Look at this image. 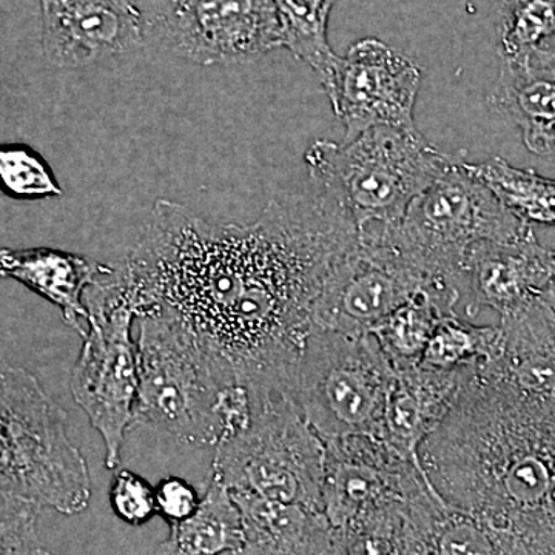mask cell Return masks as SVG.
<instances>
[{
  "label": "cell",
  "mask_w": 555,
  "mask_h": 555,
  "mask_svg": "<svg viewBox=\"0 0 555 555\" xmlns=\"http://www.w3.org/2000/svg\"><path fill=\"white\" fill-rule=\"evenodd\" d=\"M357 241L352 219L320 190L269 201L250 224L159 199L119 272L137 318H171L251 392L291 397L317 299Z\"/></svg>",
  "instance_id": "obj_1"
},
{
  "label": "cell",
  "mask_w": 555,
  "mask_h": 555,
  "mask_svg": "<svg viewBox=\"0 0 555 555\" xmlns=\"http://www.w3.org/2000/svg\"><path fill=\"white\" fill-rule=\"evenodd\" d=\"M488 102L520 127L532 153L555 155V75L502 65Z\"/></svg>",
  "instance_id": "obj_20"
},
{
  "label": "cell",
  "mask_w": 555,
  "mask_h": 555,
  "mask_svg": "<svg viewBox=\"0 0 555 555\" xmlns=\"http://www.w3.org/2000/svg\"><path fill=\"white\" fill-rule=\"evenodd\" d=\"M0 555H53L40 543L36 507L11 505L0 520Z\"/></svg>",
  "instance_id": "obj_30"
},
{
  "label": "cell",
  "mask_w": 555,
  "mask_h": 555,
  "mask_svg": "<svg viewBox=\"0 0 555 555\" xmlns=\"http://www.w3.org/2000/svg\"><path fill=\"white\" fill-rule=\"evenodd\" d=\"M499 346V326H476L451 313L438 323L418 364L437 371L480 369L494 360Z\"/></svg>",
  "instance_id": "obj_26"
},
{
  "label": "cell",
  "mask_w": 555,
  "mask_h": 555,
  "mask_svg": "<svg viewBox=\"0 0 555 555\" xmlns=\"http://www.w3.org/2000/svg\"><path fill=\"white\" fill-rule=\"evenodd\" d=\"M137 320L134 426L163 430L189 447L217 449L247 425L250 390L224 360L169 317Z\"/></svg>",
  "instance_id": "obj_3"
},
{
  "label": "cell",
  "mask_w": 555,
  "mask_h": 555,
  "mask_svg": "<svg viewBox=\"0 0 555 555\" xmlns=\"http://www.w3.org/2000/svg\"><path fill=\"white\" fill-rule=\"evenodd\" d=\"M47 60L60 68L89 67L139 49L144 21L134 0H40Z\"/></svg>",
  "instance_id": "obj_14"
},
{
  "label": "cell",
  "mask_w": 555,
  "mask_h": 555,
  "mask_svg": "<svg viewBox=\"0 0 555 555\" xmlns=\"http://www.w3.org/2000/svg\"><path fill=\"white\" fill-rule=\"evenodd\" d=\"M393 371L372 335L312 328L299 357L291 397L326 441L379 438Z\"/></svg>",
  "instance_id": "obj_8"
},
{
  "label": "cell",
  "mask_w": 555,
  "mask_h": 555,
  "mask_svg": "<svg viewBox=\"0 0 555 555\" xmlns=\"http://www.w3.org/2000/svg\"><path fill=\"white\" fill-rule=\"evenodd\" d=\"M115 268L50 247L0 248V278L24 284L62 312L65 324L86 334L87 291Z\"/></svg>",
  "instance_id": "obj_18"
},
{
  "label": "cell",
  "mask_w": 555,
  "mask_h": 555,
  "mask_svg": "<svg viewBox=\"0 0 555 555\" xmlns=\"http://www.w3.org/2000/svg\"><path fill=\"white\" fill-rule=\"evenodd\" d=\"M460 298L462 288L452 284L423 288L372 328V337L393 371L420 363L438 323L455 313Z\"/></svg>",
  "instance_id": "obj_21"
},
{
  "label": "cell",
  "mask_w": 555,
  "mask_h": 555,
  "mask_svg": "<svg viewBox=\"0 0 555 555\" xmlns=\"http://www.w3.org/2000/svg\"><path fill=\"white\" fill-rule=\"evenodd\" d=\"M156 511L170 526L188 520L199 507L195 486L179 477H166L155 486Z\"/></svg>",
  "instance_id": "obj_31"
},
{
  "label": "cell",
  "mask_w": 555,
  "mask_h": 555,
  "mask_svg": "<svg viewBox=\"0 0 555 555\" xmlns=\"http://www.w3.org/2000/svg\"><path fill=\"white\" fill-rule=\"evenodd\" d=\"M420 463L448 505L525 555H555V398L476 375Z\"/></svg>",
  "instance_id": "obj_2"
},
{
  "label": "cell",
  "mask_w": 555,
  "mask_h": 555,
  "mask_svg": "<svg viewBox=\"0 0 555 555\" xmlns=\"http://www.w3.org/2000/svg\"><path fill=\"white\" fill-rule=\"evenodd\" d=\"M462 278L470 297L467 315L483 308L513 315L554 283L555 248L543 247L534 232L518 240L480 241L467 250Z\"/></svg>",
  "instance_id": "obj_15"
},
{
  "label": "cell",
  "mask_w": 555,
  "mask_h": 555,
  "mask_svg": "<svg viewBox=\"0 0 555 555\" xmlns=\"http://www.w3.org/2000/svg\"><path fill=\"white\" fill-rule=\"evenodd\" d=\"M436 284L451 283L427 276L374 230H363L328 275L313 308V327L371 335L383 318Z\"/></svg>",
  "instance_id": "obj_10"
},
{
  "label": "cell",
  "mask_w": 555,
  "mask_h": 555,
  "mask_svg": "<svg viewBox=\"0 0 555 555\" xmlns=\"http://www.w3.org/2000/svg\"><path fill=\"white\" fill-rule=\"evenodd\" d=\"M323 513L338 529L379 507L409 503L433 489L422 467L374 437L326 441Z\"/></svg>",
  "instance_id": "obj_12"
},
{
  "label": "cell",
  "mask_w": 555,
  "mask_h": 555,
  "mask_svg": "<svg viewBox=\"0 0 555 555\" xmlns=\"http://www.w3.org/2000/svg\"><path fill=\"white\" fill-rule=\"evenodd\" d=\"M108 499L115 516L130 526L149 524L158 514L155 486L130 469L115 473L109 485Z\"/></svg>",
  "instance_id": "obj_29"
},
{
  "label": "cell",
  "mask_w": 555,
  "mask_h": 555,
  "mask_svg": "<svg viewBox=\"0 0 555 555\" xmlns=\"http://www.w3.org/2000/svg\"><path fill=\"white\" fill-rule=\"evenodd\" d=\"M89 309L82 349L69 389L105 447V466H119L127 433L134 426L138 345L131 335L137 309L119 269L87 291Z\"/></svg>",
  "instance_id": "obj_9"
},
{
  "label": "cell",
  "mask_w": 555,
  "mask_h": 555,
  "mask_svg": "<svg viewBox=\"0 0 555 555\" xmlns=\"http://www.w3.org/2000/svg\"><path fill=\"white\" fill-rule=\"evenodd\" d=\"M546 298H547V301H550L551 305H553V308L555 310V281L553 284H551V287L547 288Z\"/></svg>",
  "instance_id": "obj_32"
},
{
  "label": "cell",
  "mask_w": 555,
  "mask_h": 555,
  "mask_svg": "<svg viewBox=\"0 0 555 555\" xmlns=\"http://www.w3.org/2000/svg\"><path fill=\"white\" fill-rule=\"evenodd\" d=\"M250 396V418L215 449L211 477L230 492L323 511L326 444L287 393Z\"/></svg>",
  "instance_id": "obj_7"
},
{
  "label": "cell",
  "mask_w": 555,
  "mask_h": 555,
  "mask_svg": "<svg viewBox=\"0 0 555 555\" xmlns=\"http://www.w3.org/2000/svg\"><path fill=\"white\" fill-rule=\"evenodd\" d=\"M477 372L476 367L437 371L420 364L396 371L378 440L422 467L420 448L447 420Z\"/></svg>",
  "instance_id": "obj_16"
},
{
  "label": "cell",
  "mask_w": 555,
  "mask_h": 555,
  "mask_svg": "<svg viewBox=\"0 0 555 555\" xmlns=\"http://www.w3.org/2000/svg\"><path fill=\"white\" fill-rule=\"evenodd\" d=\"M171 2H173V3H175V2H179V0H171Z\"/></svg>",
  "instance_id": "obj_33"
},
{
  "label": "cell",
  "mask_w": 555,
  "mask_h": 555,
  "mask_svg": "<svg viewBox=\"0 0 555 555\" xmlns=\"http://www.w3.org/2000/svg\"><path fill=\"white\" fill-rule=\"evenodd\" d=\"M459 156L412 201L401 221L374 230L433 280L460 287L467 250L480 241L524 238L534 228L514 217ZM363 232V230H361Z\"/></svg>",
  "instance_id": "obj_6"
},
{
  "label": "cell",
  "mask_w": 555,
  "mask_h": 555,
  "mask_svg": "<svg viewBox=\"0 0 555 555\" xmlns=\"http://www.w3.org/2000/svg\"><path fill=\"white\" fill-rule=\"evenodd\" d=\"M462 152H441L418 129L375 127L350 141L318 139L305 159L318 190L338 203L361 232L398 224L412 201Z\"/></svg>",
  "instance_id": "obj_5"
},
{
  "label": "cell",
  "mask_w": 555,
  "mask_h": 555,
  "mask_svg": "<svg viewBox=\"0 0 555 555\" xmlns=\"http://www.w3.org/2000/svg\"><path fill=\"white\" fill-rule=\"evenodd\" d=\"M466 169L480 179L517 219L525 224L554 225L555 181L534 170L517 169L506 159L494 156L485 163L469 164Z\"/></svg>",
  "instance_id": "obj_24"
},
{
  "label": "cell",
  "mask_w": 555,
  "mask_h": 555,
  "mask_svg": "<svg viewBox=\"0 0 555 555\" xmlns=\"http://www.w3.org/2000/svg\"><path fill=\"white\" fill-rule=\"evenodd\" d=\"M230 494L243 520V546L232 555H335L334 528L323 511Z\"/></svg>",
  "instance_id": "obj_19"
},
{
  "label": "cell",
  "mask_w": 555,
  "mask_h": 555,
  "mask_svg": "<svg viewBox=\"0 0 555 555\" xmlns=\"http://www.w3.org/2000/svg\"><path fill=\"white\" fill-rule=\"evenodd\" d=\"M415 500L379 507L334 529L335 555H409Z\"/></svg>",
  "instance_id": "obj_27"
},
{
  "label": "cell",
  "mask_w": 555,
  "mask_h": 555,
  "mask_svg": "<svg viewBox=\"0 0 555 555\" xmlns=\"http://www.w3.org/2000/svg\"><path fill=\"white\" fill-rule=\"evenodd\" d=\"M0 496L65 516L90 505L86 459L67 434V412L22 367L0 363Z\"/></svg>",
  "instance_id": "obj_4"
},
{
  "label": "cell",
  "mask_w": 555,
  "mask_h": 555,
  "mask_svg": "<svg viewBox=\"0 0 555 555\" xmlns=\"http://www.w3.org/2000/svg\"><path fill=\"white\" fill-rule=\"evenodd\" d=\"M502 65L555 75V0H496Z\"/></svg>",
  "instance_id": "obj_22"
},
{
  "label": "cell",
  "mask_w": 555,
  "mask_h": 555,
  "mask_svg": "<svg viewBox=\"0 0 555 555\" xmlns=\"http://www.w3.org/2000/svg\"><path fill=\"white\" fill-rule=\"evenodd\" d=\"M243 546L240 507L224 485L210 477L196 513L170 526L158 555H232Z\"/></svg>",
  "instance_id": "obj_23"
},
{
  "label": "cell",
  "mask_w": 555,
  "mask_h": 555,
  "mask_svg": "<svg viewBox=\"0 0 555 555\" xmlns=\"http://www.w3.org/2000/svg\"><path fill=\"white\" fill-rule=\"evenodd\" d=\"M0 189L16 199L62 195L60 182L49 164L27 145H0Z\"/></svg>",
  "instance_id": "obj_28"
},
{
  "label": "cell",
  "mask_w": 555,
  "mask_h": 555,
  "mask_svg": "<svg viewBox=\"0 0 555 555\" xmlns=\"http://www.w3.org/2000/svg\"><path fill=\"white\" fill-rule=\"evenodd\" d=\"M499 353L480 378L555 398V310L546 294L500 323Z\"/></svg>",
  "instance_id": "obj_17"
},
{
  "label": "cell",
  "mask_w": 555,
  "mask_h": 555,
  "mask_svg": "<svg viewBox=\"0 0 555 555\" xmlns=\"http://www.w3.org/2000/svg\"><path fill=\"white\" fill-rule=\"evenodd\" d=\"M280 24L281 47L327 79L337 62L327 40L328 17L335 0H272Z\"/></svg>",
  "instance_id": "obj_25"
},
{
  "label": "cell",
  "mask_w": 555,
  "mask_h": 555,
  "mask_svg": "<svg viewBox=\"0 0 555 555\" xmlns=\"http://www.w3.org/2000/svg\"><path fill=\"white\" fill-rule=\"evenodd\" d=\"M160 25L171 50L193 64H235L281 47L272 0H179Z\"/></svg>",
  "instance_id": "obj_13"
},
{
  "label": "cell",
  "mask_w": 555,
  "mask_h": 555,
  "mask_svg": "<svg viewBox=\"0 0 555 555\" xmlns=\"http://www.w3.org/2000/svg\"><path fill=\"white\" fill-rule=\"evenodd\" d=\"M422 72L414 62L377 39L353 43L324 80L346 141L375 127L416 129L414 107Z\"/></svg>",
  "instance_id": "obj_11"
}]
</instances>
